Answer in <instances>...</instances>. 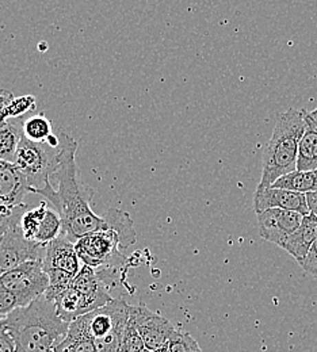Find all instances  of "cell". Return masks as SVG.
<instances>
[{
    "instance_id": "34",
    "label": "cell",
    "mask_w": 317,
    "mask_h": 352,
    "mask_svg": "<svg viewBox=\"0 0 317 352\" xmlns=\"http://www.w3.org/2000/svg\"><path fill=\"white\" fill-rule=\"evenodd\" d=\"M142 352H153V351H149V350H146V349H145V350H144V351Z\"/></svg>"
},
{
    "instance_id": "14",
    "label": "cell",
    "mask_w": 317,
    "mask_h": 352,
    "mask_svg": "<svg viewBox=\"0 0 317 352\" xmlns=\"http://www.w3.org/2000/svg\"><path fill=\"white\" fill-rule=\"evenodd\" d=\"M317 239V216L309 213L304 216L298 229L290 234V237L283 244L282 250H285L289 255H292L298 264L303 263L307 258L312 244Z\"/></svg>"
},
{
    "instance_id": "1",
    "label": "cell",
    "mask_w": 317,
    "mask_h": 352,
    "mask_svg": "<svg viewBox=\"0 0 317 352\" xmlns=\"http://www.w3.org/2000/svg\"><path fill=\"white\" fill-rule=\"evenodd\" d=\"M61 135L52 175L57 188L49 202L61 217L63 233L75 243L90 232L107 229L109 225L105 216L99 217L91 209L90 201L95 195V190L79 176L75 159L78 142L68 134Z\"/></svg>"
},
{
    "instance_id": "32",
    "label": "cell",
    "mask_w": 317,
    "mask_h": 352,
    "mask_svg": "<svg viewBox=\"0 0 317 352\" xmlns=\"http://www.w3.org/2000/svg\"><path fill=\"white\" fill-rule=\"evenodd\" d=\"M309 114H311V117L315 120L317 122V107L314 110V111H309Z\"/></svg>"
},
{
    "instance_id": "29",
    "label": "cell",
    "mask_w": 317,
    "mask_h": 352,
    "mask_svg": "<svg viewBox=\"0 0 317 352\" xmlns=\"http://www.w3.org/2000/svg\"><path fill=\"white\" fill-rule=\"evenodd\" d=\"M305 198H307V204H308L309 213L317 216V190L316 191H312V192L305 194Z\"/></svg>"
},
{
    "instance_id": "27",
    "label": "cell",
    "mask_w": 317,
    "mask_h": 352,
    "mask_svg": "<svg viewBox=\"0 0 317 352\" xmlns=\"http://www.w3.org/2000/svg\"><path fill=\"white\" fill-rule=\"evenodd\" d=\"M300 265L303 267V270H304L307 274H309V275L317 278V239L316 241L312 244V247H311V250H309L307 258L304 259V262L300 264Z\"/></svg>"
},
{
    "instance_id": "5",
    "label": "cell",
    "mask_w": 317,
    "mask_h": 352,
    "mask_svg": "<svg viewBox=\"0 0 317 352\" xmlns=\"http://www.w3.org/2000/svg\"><path fill=\"white\" fill-rule=\"evenodd\" d=\"M133 245L118 229L107 228L87 233L75 241V250L80 262L92 268L124 270L127 258L124 250Z\"/></svg>"
},
{
    "instance_id": "8",
    "label": "cell",
    "mask_w": 317,
    "mask_h": 352,
    "mask_svg": "<svg viewBox=\"0 0 317 352\" xmlns=\"http://www.w3.org/2000/svg\"><path fill=\"white\" fill-rule=\"evenodd\" d=\"M46 245L25 237L19 223L0 237V275L30 261H44Z\"/></svg>"
},
{
    "instance_id": "22",
    "label": "cell",
    "mask_w": 317,
    "mask_h": 352,
    "mask_svg": "<svg viewBox=\"0 0 317 352\" xmlns=\"http://www.w3.org/2000/svg\"><path fill=\"white\" fill-rule=\"evenodd\" d=\"M34 109H36V98L33 95H23L19 98H14V100L0 111V122H7L11 118H19Z\"/></svg>"
},
{
    "instance_id": "7",
    "label": "cell",
    "mask_w": 317,
    "mask_h": 352,
    "mask_svg": "<svg viewBox=\"0 0 317 352\" xmlns=\"http://www.w3.org/2000/svg\"><path fill=\"white\" fill-rule=\"evenodd\" d=\"M0 283L17 297L19 308H23L45 294L49 275L41 261H30L1 274Z\"/></svg>"
},
{
    "instance_id": "2",
    "label": "cell",
    "mask_w": 317,
    "mask_h": 352,
    "mask_svg": "<svg viewBox=\"0 0 317 352\" xmlns=\"http://www.w3.org/2000/svg\"><path fill=\"white\" fill-rule=\"evenodd\" d=\"M0 322L14 340L15 352H54L65 339L69 322L64 321L45 296L15 309Z\"/></svg>"
},
{
    "instance_id": "18",
    "label": "cell",
    "mask_w": 317,
    "mask_h": 352,
    "mask_svg": "<svg viewBox=\"0 0 317 352\" xmlns=\"http://www.w3.org/2000/svg\"><path fill=\"white\" fill-rule=\"evenodd\" d=\"M22 137V128L18 129L8 121L0 122V160L10 163L15 162L17 151Z\"/></svg>"
},
{
    "instance_id": "21",
    "label": "cell",
    "mask_w": 317,
    "mask_h": 352,
    "mask_svg": "<svg viewBox=\"0 0 317 352\" xmlns=\"http://www.w3.org/2000/svg\"><path fill=\"white\" fill-rule=\"evenodd\" d=\"M46 212H47V204L45 201L41 202L37 208L28 209L25 212V214L22 216L21 222H19V226L26 239H29V240L34 239L41 222L45 217Z\"/></svg>"
},
{
    "instance_id": "28",
    "label": "cell",
    "mask_w": 317,
    "mask_h": 352,
    "mask_svg": "<svg viewBox=\"0 0 317 352\" xmlns=\"http://www.w3.org/2000/svg\"><path fill=\"white\" fill-rule=\"evenodd\" d=\"M0 352H15V344L10 333L0 322Z\"/></svg>"
},
{
    "instance_id": "4",
    "label": "cell",
    "mask_w": 317,
    "mask_h": 352,
    "mask_svg": "<svg viewBox=\"0 0 317 352\" xmlns=\"http://www.w3.org/2000/svg\"><path fill=\"white\" fill-rule=\"evenodd\" d=\"M129 318L131 305L124 298H114L107 305L74 320L67 335L89 338L96 352H121Z\"/></svg>"
},
{
    "instance_id": "9",
    "label": "cell",
    "mask_w": 317,
    "mask_h": 352,
    "mask_svg": "<svg viewBox=\"0 0 317 352\" xmlns=\"http://www.w3.org/2000/svg\"><path fill=\"white\" fill-rule=\"evenodd\" d=\"M131 321L141 335L145 349L149 351L167 349V344L177 329L166 317L151 310L144 304H138L136 307L131 305Z\"/></svg>"
},
{
    "instance_id": "20",
    "label": "cell",
    "mask_w": 317,
    "mask_h": 352,
    "mask_svg": "<svg viewBox=\"0 0 317 352\" xmlns=\"http://www.w3.org/2000/svg\"><path fill=\"white\" fill-rule=\"evenodd\" d=\"M63 233V221L54 209H47L33 241L46 245Z\"/></svg>"
},
{
    "instance_id": "17",
    "label": "cell",
    "mask_w": 317,
    "mask_h": 352,
    "mask_svg": "<svg viewBox=\"0 0 317 352\" xmlns=\"http://www.w3.org/2000/svg\"><path fill=\"white\" fill-rule=\"evenodd\" d=\"M272 187L290 190L301 194H308L317 190V170L315 171H293L281 176Z\"/></svg>"
},
{
    "instance_id": "25",
    "label": "cell",
    "mask_w": 317,
    "mask_h": 352,
    "mask_svg": "<svg viewBox=\"0 0 317 352\" xmlns=\"http://www.w3.org/2000/svg\"><path fill=\"white\" fill-rule=\"evenodd\" d=\"M145 350L144 340L141 335L138 333L136 327L129 318L128 327L125 329L124 338H122V344H121V352H142Z\"/></svg>"
},
{
    "instance_id": "3",
    "label": "cell",
    "mask_w": 317,
    "mask_h": 352,
    "mask_svg": "<svg viewBox=\"0 0 317 352\" xmlns=\"http://www.w3.org/2000/svg\"><path fill=\"white\" fill-rule=\"evenodd\" d=\"M304 132L303 110L289 109L276 117L272 138L263 149L262 177L256 190L270 187L281 176L297 170L298 145Z\"/></svg>"
},
{
    "instance_id": "26",
    "label": "cell",
    "mask_w": 317,
    "mask_h": 352,
    "mask_svg": "<svg viewBox=\"0 0 317 352\" xmlns=\"http://www.w3.org/2000/svg\"><path fill=\"white\" fill-rule=\"evenodd\" d=\"M19 308L17 297L0 283V318H4L11 311Z\"/></svg>"
},
{
    "instance_id": "23",
    "label": "cell",
    "mask_w": 317,
    "mask_h": 352,
    "mask_svg": "<svg viewBox=\"0 0 317 352\" xmlns=\"http://www.w3.org/2000/svg\"><path fill=\"white\" fill-rule=\"evenodd\" d=\"M167 350L168 352H202L197 340L190 333L178 329L173 333Z\"/></svg>"
},
{
    "instance_id": "31",
    "label": "cell",
    "mask_w": 317,
    "mask_h": 352,
    "mask_svg": "<svg viewBox=\"0 0 317 352\" xmlns=\"http://www.w3.org/2000/svg\"><path fill=\"white\" fill-rule=\"evenodd\" d=\"M45 144L49 148H52V149H58V148H60V144H61V140H60L57 135L50 134V135L47 137Z\"/></svg>"
},
{
    "instance_id": "13",
    "label": "cell",
    "mask_w": 317,
    "mask_h": 352,
    "mask_svg": "<svg viewBox=\"0 0 317 352\" xmlns=\"http://www.w3.org/2000/svg\"><path fill=\"white\" fill-rule=\"evenodd\" d=\"M43 265L45 271L56 268L76 276L83 264L76 254L75 243L67 234L61 233L56 240L46 244Z\"/></svg>"
},
{
    "instance_id": "24",
    "label": "cell",
    "mask_w": 317,
    "mask_h": 352,
    "mask_svg": "<svg viewBox=\"0 0 317 352\" xmlns=\"http://www.w3.org/2000/svg\"><path fill=\"white\" fill-rule=\"evenodd\" d=\"M29 208L22 204L15 208H10L6 205H0V237L14 225L19 223L22 216Z\"/></svg>"
},
{
    "instance_id": "16",
    "label": "cell",
    "mask_w": 317,
    "mask_h": 352,
    "mask_svg": "<svg viewBox=\"0 0 317 352\" xmlns=\"http://www.w3.org/2000/svg\"><path fill=\"white\" fill-rule=\"evenodd\" d=\"M54 305L58 316L69 324L78 317L95 310L90 300L72 286L54 300Z\"/></svg>"
},
{
    "instance_id": "11",
    "label": "cell",
    "mask_w": 317,
    "mask_h": 352,
    "mask_svg": "<svg viewBox=\"0 0 317 352\" xmlns=\"http://www.w3.org/2000/svg\"><path fill=\"white\" fill-rule=\"evenodd\" d=\"M267 209H282V210L297 212L301 216L309 214L305 194L276 188L272 186L262 190H256L254 195L255 213H261Z\"/></svg>"
},
{
    "instance_id": "12",
    "label": "cell",
    "mask_w": 317,
    "mask_h": 352,
    "mask_svg": "<svg viewBox=\"0 0 317 352\" xmlns=\"http://www.w3.org/2000/svg\"><path fill=\"white\" fill-rule=\"evenodd\" d=\"M29 192L32 187L17 164L0 160V205L19 206Z\"/></svg>"
},
{
    "instance_id": "10",
    "label": "cell",
    "mask_w": 317,
    "mask_h": 352,
    "mask_svg": "<svg viewBox=\"0 0 317 352\" xmlns=\"http://www.w3.org/2000/svg\"><path fill=\"white\" fill-rule=\"evenodd\" d=\"M256 216L261 237L281 248L290 237V234L298 229L304 217L297 212L282 209H267L265 212L256 213Z\"/></svg>"
},
{
    "instance_id": "33",
    "label": "cell",
    "mask_w": 317,
    "mask_h": 352,
    "mask_svg": "<svg viewBox=\"0 0 317 352\" xmlns=\"http://www.w3.org/2000/svg\"><path fill=\"white\" fill-rule=\"evenodd\" d=\"M156 352H168V350H167V349H163V350H159V351Z\"/></svg>"
},
{
    "instance_id": "19",
    "label": "cell",
    "mask_w": 317,
    "mask_h": 352,
    "mask_svg": "<svg viewBox=\"0 0 317 352\" xmlns=\"http://www.w3.org/2000/svg\"><path fill=\"white\" fill-rule=\"evenodd\" d=\"M22 133H23V137L28 138L29 141H33L37 144H45L47 137L53 134V128H52V122L43 113L26 120L22 126Z\"/></svg>"
},
{
    "instance_id": "30",
    "label": "cell",
    "mask_w": 317,
    "mask_h": 352,
    "mask_svg": "<svg viewBox=\"0 0 317 352\" xmlns=\"http://www.w3.org/2000/svg\"><path fill=\"white\" fill-rule=\"evenodd\" d=\"M14 100V95L12 92L7 91V89H0V111L7 107L11 102Z\"/></svg>"
},
{
    "instance_id": "6",
    "label": "cell",
    "mask_w": 317,
    "mask_h": 352,
    "mask_svg": "<svg viewBox=\"0 0 317 352\" xmlns=\"http://www.w3.org/2000/svg\"><path fill=\"white\" fill-rule=\"evenodd\" d=\"M57 151L58 149L45 148L44 144H37L22 137L14 163L26 176L32 192L39 194L52 184L50 179L56 167Z\"/></svg>"
},
{
    "instance_id": "15",
    "label": "cell",
    "mask_w": 317,
    "mask_h": 352,
    "mask_svg": "<svg viewBox=\"0 0 317 352\" xmlns=\"http://www.w3.org/2000/svg\"><path fill=\"white\" fill-rule=\"evenodd\" d=\"M303 111L305 117V132L298 145L297 170L315 171L317 170V122L311 117L309 111Z\"/></svg>"
}]
</instances>
